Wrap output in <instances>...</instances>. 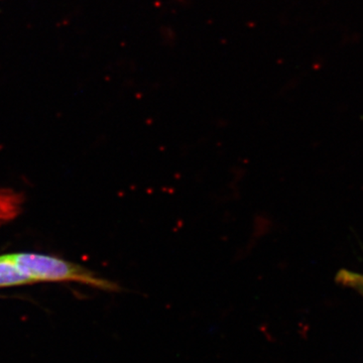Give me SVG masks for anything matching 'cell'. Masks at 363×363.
<instances>
[{
  "label": "cell",
  "mask_w": 363,
  "mask_h": 363,
  "mask_svg": "<svg viewBox=\"0 0 363 363\" xmlns=\"http://www.w3.org/2000/svg\"><path fill=\"white\" fill-rule=\"evenodd\" d=\"M35 283L14 262L13 255L0 257V286Z\"/></svg>",
  "instance_id": "cell-2"
},
{
  "label": "cell",
  "mask_w": 363,
  "mask_h": 363,
  "mask_svg": "<svg viewBox=\"0 0 363 363\" xmlns=\"http://www.w3.org/2000/svg\"><path fill=\"white\" fill-rule=\"evenodd\" d=\"M13 257L21 271L35 281H74L113 292L121 290V286L116 284L99 278L84 267L65 260L35 253H18L13 255Z\"/></svg>",
  "instance_id": "cell-1"
}]
</instances>
